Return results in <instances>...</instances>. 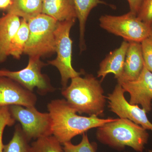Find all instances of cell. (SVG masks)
Segmentation results:
<instances>
[{
    "label": "cell",
    "mask_w": 152,
    "mask_h": 152,
    "mask_svg": "<svg viewBox=\"0 0 152 152\" xmlns=\"http://www.w3.org/2000/svg\"><path fill=\"white\" fill-rule=\"evenodd\" d=\"M101 81L93 75L80 76L71 79L69 86L63 89L61 94L68 104L80 114L103 116L106 97Z\"/></svg>",
    "instance_id": "obj_2"
},
{
    "label": "cell",
    "mask_w": 152,
    "mask_h": 152,
    "mask_svg": "<svg viewBox=\"0 0 152 152\" xmlns=\"http://www.w3.org/2000/svg\"><path fill=\"white\" fill-rule=\"evenodd\" d=\"M151 35H152V25H151Z\"/></svg>",
    "instance_id": "obj_28"
},
{
    "label": "cell",
    "mask_w": 152,
    "mask_h": 152,
    "mask_svg": "<svg viewBox=\"0 0 152 152\" xmlns=\"http://www.w3.org/2000/svg\"><path fill=\"white\" fill-rule=\"evenodd\" d=\"M42 0H12L7 12L28 21L42 13Z\"/></svg>",
    "instance_id": "obj_17"
},
{
    "label": "cell",
    "mask_w": 152,
    "mask_h": 152,
    "mask_svg": "<svg viewBox=\"0 0 152 152\" xmlns=\"http://www.w3.org/2000/svg\"><path fill=\"white\" fill-rule=\"evenodd\" d=\"M29 36V28L28 21L24 19L21 20L20 25L11 42L9 56L16 59H20L24 53L26 44Z\"/></svg>",
    "instance_id": "obj_18"
},
{
    "label": "cell",
    "mask_w": 152,
    "mask_h": 152,
    "mask_svg": "<svg viewBox=\"0 0 152 152\" xmlns=\"http://www.w3.org/2000/svg\"><path fill=\"white\" fill-rule=\"evenodd\" d=\"M37 102L36 95L15 81L0 77V107L12 105L34 107Z\"/></svg>",
    "instance_id": "obj_11"
},
{
    "label": "cell",
    "mask_w": 152,
    "mask_h": 152,
    "mask_svg": "<svg viewBox=\"0 0 152 152\" xmlns=\"http://www.w3.org/2000/svg\"><path fill=\"white\" fill-rule=\"evenodd\" d=\"M73 1L80 24V48L82 52L86 48L85 39L86 25L90 12L99 5L108 4L102 0H73Z\"/></svg>",
    "instance_id": "obj_16"
},
{
    "label": "cell",
    "mask_w": 152,
    "mask_h": 152,
    "mask_svg": "<svg viewBox=\"0 0 152 152\" xmlns=\"http://www.w3.org/2000/svg\"></svg>",
    "instance_id": "obj_29"
},
{
    "label": "cell",
    "mask_w": 152,
    "mask_h": 152,
    "mask_svg": "<svg viewBox=\"0 0 152 152\" xmlns=\"http://www.w3.org/2000/svg\"><path fill=\"white\" fill-rule=\"evenodd\" d=\"M63 152H96L97 145L96 142H91L88 134H83L80 142L78 145H74L71 142L62 144Z\"/></svg>",
    "instance_id": "obj_21"
},
{
    "label": "cell",
    "mask_w": 152,
    "mask_h": 152,
    "mask_svg": "<svg viewBox=\"0 0 152 152\" xmlns=\"http://www.w3.org/2000/svg\"><path fill=\"white\" fill-rule=\"evenodd\" d=\"M125 92L121 85L118 83L113 92L106 97L111 111L116 114L120 118L127 119L147 130L152 131V124L148 119L147 112L138 105L130 104L125 97Z\"/></svg>",
    "instance_id": "obj_9"
},
{
    "label": "cell",
    "mask_w": 152,
    "mask_h": 152,
    "mask_svg": "<svg viewBox=\"0 0 152 152\" xmlns=\"http://www.w3.org/2000/svg\"><path fill=\"white\" fill-rule=\"evenodd\" d=\"M129 6L130 12L137 15L144 0H127Z\"/></svg>",
    "instance_id": "obj_25"
},
{
    "label": "cell",
    "mask_w": 152,
    "mask_h": 152,
    "mask_svg": "<svg viewBox=\"0 0 152 152\" xmlns=\"http://www.w3.org/2000/svg\"><path fill=\"white\" fill-rule=\"evenodd\" d=\"M137 16L142 21L151 26L152 0H144Z\"/></svg>",
    "instance_id": "obj_24"
},
{
    "label": "cell",
    "mask_w": 152,
    "mask_h": 152,
    "mask_svg": "<svg viewBox=\"0 0 152 152\" xmlns=\"http://www.w3.org/2000/svg\"><path fill=\"white\" fill-rule=\"evenodd\" d=\"M20 17L7 13L0 18V63L7 59L9 56L11 42L20 25Z\"/></svg>",
    "instance_id": "obj_14"
},
{
    "label": "cell",
    "mask_w": 152,
    "mask_h": 152,
    "mask_svg": "<svg viewBox=\"0 0 152 152\" xmlns=\"http://www.w3.org/2000/svg\"><path fill=\"white\" fill-rule=\"evenodd\" d=\"M45 64L40 58L29 57L27 66L18 71L0 70V77H6L15 81L31 92L37 88L40 94H44L53 90L47 78L41 72Z\"/></svg>",
    "instance_id": "obj_8"
},
{
    "label": "cell",
    "mask_w": 152,
    "mask_h": 152,
    "mask_svg": "<svg viewBox=\"0 0 152 152\" xmlns=\"http://www.w3.org/2000/svg\"><path fill=\"white\" fill-rule=\"evenodd\" d=\"M48 109L52 118L53 135L61 144L71 142L76 136L117 119L79 115L64 99L52 101L48 104Z\"/></svg>",
    "instance_id": "obj_1"
},
{
    "label": "cell",
    "mask_w": 152,
    "mask_h": 152,
    "mask_svg": "<svg viewBox=\"0 0 152 152\" xmlns=\"http://www.w3.org/2000/svg\"><path fill=\"white\" fill-rule=\"evenodd\" d=\"M11 115L20 124L29 140L53 135V123L49 113L39 111L34 107L9 106Z\"/></svg>",
    "instance_id": "obj_7"
},
{
    "label": "cell",
    "mask_w": 152,
    "mask_h": 152,
    "mask_svg": "<svg viewBox=\"0 0 152 152\" xmlns=\"http://www.w3.org/2000/svg\"><path fill=\"white\" fill-rule=\"evenodd\" d=\"M129 43L122 74L117 80L119 84L137 80L144 67V61L141 43Z\"/></svg>",
    "instance_id": "obj_12"
},
{
    "label": "cell",
    "mask_w": 152,
    "mask_h": 152,
    "mask_svg": "<svg viewBox=\"0 0 152 152\" xmlns=\"http://www.w3.org/2000/svg\"><path fill=\"white\" fill-rule=\"evenodd\" d=\"M15 120L11 115L8 107H0V152H3V134L7 126H11L15 124Z\"/></svg>",
    "instance_id": "obj_22"
},
{
    "label": "cell",
    "mask_w": 152,
    "mask_h": 152,
    "mask_svg": "<svg viewBox=\"0 0 152 152\" xmlns=\"http://www.w3.org/2000/svg\"><path fill=\"white\" fill-rule=\"evenodd\" d=\"M29 142L20 125H17L12 138L9 143L4 145L3 152H32Z\"/></svg>",
    "instance_id": "obj_19"
},
{
    "label": "cell",
    "mask_w": 152,
    "mask_h": 152,
    "mask_svg": "<svg viewBox=\"0 0 152 152\" xmlns=\"http://www.w3.org/2000/svg\"><path fill=\"white\" fill-rule=\"evenodd\" d=\"M42 13L58 22L76 20L77 18L73 0H42Z\"/></svg>",
    "instance_id": "obj_15"
},
{
    "label": "cell",
    "mask_w": 152,
    "mask_h": 152,
    "mask_svg": "<svg viewBox=\"0 0 152 152\" xmlns=\"http://www.w3.org/2000/svg\"><path fill=\"white\" fill-rule=\"evenodd\" d=\"M29 36L24 54L41 58L56 52L55 32L58 22L41 13L28 21Z\"/></svg>",
    "instance_id": "obj_4"
},
{
    "label": "cell",
    "mask_w": 152,
    "mask_h": 152,
    "mask_svg": "<svg viewBox=\"0 0 152 152\" xmlns=\"http://www.w3.org/2000/svg\"><path fill=\"white\" fill-rule=\"evenodd\" d=\"M61 144L53 135L39 138L32 143V152H63Z\"/></svg>",
    "instance_id": "obj_20"
},
{
    "label": "cell",
    "mask_w": 152,
    "mask_h": 152,
    "mask_svg": "<svg viewBox=\"0 0 152 152\" xmlns=\"http://www.w3.org/2000/svg\"><path fill=\"white\" fill-rule=\"evenodd\" d=\"M130 96V104L140 105L142 108L149 113L152 110V73L144 64L138 78L135 80L120 84Z\"/></svg>",
    "instance_id": "obj_10"
},
{
    "label": "cell",
    "mask_w": 152,
    "mask_h": 152,
    "mask_svg": "<svg viewBox=\"0 0 152 152\" xmlns=\"http://www.w3.org/2000/svg\"><path fill=\"white\" fill-rule=\"evenodd\" d=\"M129 44V42L123 41L119 48L111 52L101 62L98 71L97 77L102 78V81L110 73L113 74L117 80L121 77Z\"/></svg>",
    "instance_id": "obj_13"
},
{
    "label": "cell",
    "mask_w": 152,
    "mask_h": 152,
    "mask_svg": "<svg viewBox=\"0 0 152 152\" xmlns=\"http://www.w3.org/2000/svg\"><path fill=\"white\" fill-rule=\"evenodd\" d=\"M97 128L98 140L118 151L129 147L143 152L149 137L146 129L127 119L117 118Z\"/></svg>",
    "instance_id": "obj_3"
},
{
    "label": "cell",
    "mask_w": 152,
    "mask_h": 152,
    "mask_svg": "<svg viewBox=\"0 0 152 152\" xmlns=\"http://www.w3.org/2000/svg\"><path fill=\"white\" fill-rule=\"evenodd\" d=\"M99 21L102 28L129 42L141 43L151 34V26L142 21L131 12L121 16L103 15Z\"/></svg>",
    "instance_id": "obj_5"
},
{
    "label": "cell",
    "mask_w": 152,
    "mask_h": 152,
    "mask_svg": "<svg viewBox=\"0 0 152 152\" xmlns=\"http://www.w3.org/2000/svg\"><path fill=\"white\" fill-rule=\"evenodd\" d=\"M75 20L58 22L55 32L57 57L54 60L48 62L49 64L56 67L59 72L63 89L67 86L70 79L83 74L82 72L76 71L72 66V41L70 33Z\"/></svg>",
    "instance_id": "obj_6"
},
{
    "label": "cell",
    "mask_w": 152,
    "mask_h": 152,
    "mask_svg": "<svg viewBox=\"0 0 152 152\" xmlns=\"http://www.w3.org/2000/svg\"><path fill=\"white\" fill-rule=\"evenodd\" d=\"M148 152H152V150H149Z\"/></svg>",
    "instance_id": "obj_27"
},
{
    "label": "cell",
    "mask_w": 152,
    "mask_h": 152,
    "mask_svg": "<svg viewBox=\"0 0 152 152\" xmlns=\"http://www.w3.org/2000/svg\"><path fill=\"white\" fill-rule=\"evenodd\" d=\"M12 2V0H0V10H7Z\"/></svg>",
    "instance_id": "obj_26"
},
{
    "label": "cell",
    "mask_w": 152,
    "mask_h": 152,
    "mask_svg": "<svg viewBox=\"0 0 152 152\" xmlns=\"http://www.w3.org/2000/svg\"><path fill=\"white\" fill-rule=\"evenodd\" d=\"M144 64L152 73V35L141 42Z\"/></svg>",
    "instance_id": "obj_23"
}]
</instances>
